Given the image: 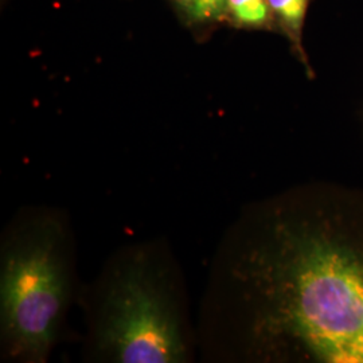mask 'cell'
Wrapping results in <instances>:
<instances>
[{
	"label": "cell",
	"instance_id": "6da1fadb",
	"mask_svg": "<svg viewBox=\"0 0 363 363\" xmlns=\"http://www.w3.org/2000/svg\"><path fill=\"white\" fill-rule=\"evenodd\" d=\"M203 307L220 358L363 363V189L315 182L244 208Z\"/></svg>",
	"mask_w": 363,
	"mask_h": 363
},
{
	"label": "cell",
	"instance_id": "7a4b0ae2",
	"mask_svg": "<svg viewBox=\"0 0 363 363\" xmlns=\"http://www.w3.org/2000/svg\"><path fill=\"white\" fill-rule=\"evenodd\" d=\"M89 339L91 355L104 362L190 359L181 286L167 252L133 245L108 264L93 300Z\"/></svg>",
	"mask_w": 363,
	"mask_h": 363
},
{
	"label": "cell",
	"instance_id": "3957f363",
	"mask_svg": "<svg viewBox=\"0 0 363 363\" xmlns=\"http://www.w3.org/2000/svg\"><path fill=\"white\" fill-rule=\"evenodd\" d=\"M72 238L58 213L15 220L0 252V339L7 358L45 362L60 334L72 289Z\"/></svg>",
	"mask_w": 363,
	"mask_h": 363
},
{
	"label": "cell",
	"instance_id": "277c9868",
	"mask_svg": "<svg viewBox=\"0 0 363 363\" xmlns=\"http://www.w3.org/2000/svg\"><path fill=\"white\" fill-rule=\"evenodd\" d=\"M312 0H269L276 34L288 40L291 52L306 70L307 77H315L310 57L303 45L306 18Z\"/></svg>",
	"mask_w": 363,
	"mask_h": 363
},
{
	"label": "cell",
	"instance_id": "5b68a950",
	"mask_svg": "<svg viewBox=\"0 0 363 363\" xmlns=\"http://www.w3.org/2000/svg\"><path fill=\"white\" fill-rule=\"evenodd\" d=\"M182 26L196 42L208 40L225 26V0H166Z\"/></svg>",
	"mask_w": 363,
	"mask_h": 363
},
{
	"label": "cell",
	"instance_id": "8992f818",
	"mask_svg": "<svg viewBox=\"0 0 363 363\" xmlns=\"http://www.w3.org/2000/svg\"><path fill=\"white\" fill-rule=\"evenodd\" d=\"M225 26L276 33L269 0H225Z\"/></svg>",
	"mask_w": 363,
	"mask_h": 363
},
{
	"label": "cell",
	"instance_id": "52a82bcc",
	"mask_svg": "<svg viewBox=\"0 0 363 363\" xmlns=\"http://www.w3.org/2000/svg\"><path fill=\"white\" fill-rule=\"evenodd\" d=\"M1 1H3V3H4V1H6V0H1Z\"/></svg>",
	"mask_w": 363,
	"mask_h": 363
}]
</instances>
